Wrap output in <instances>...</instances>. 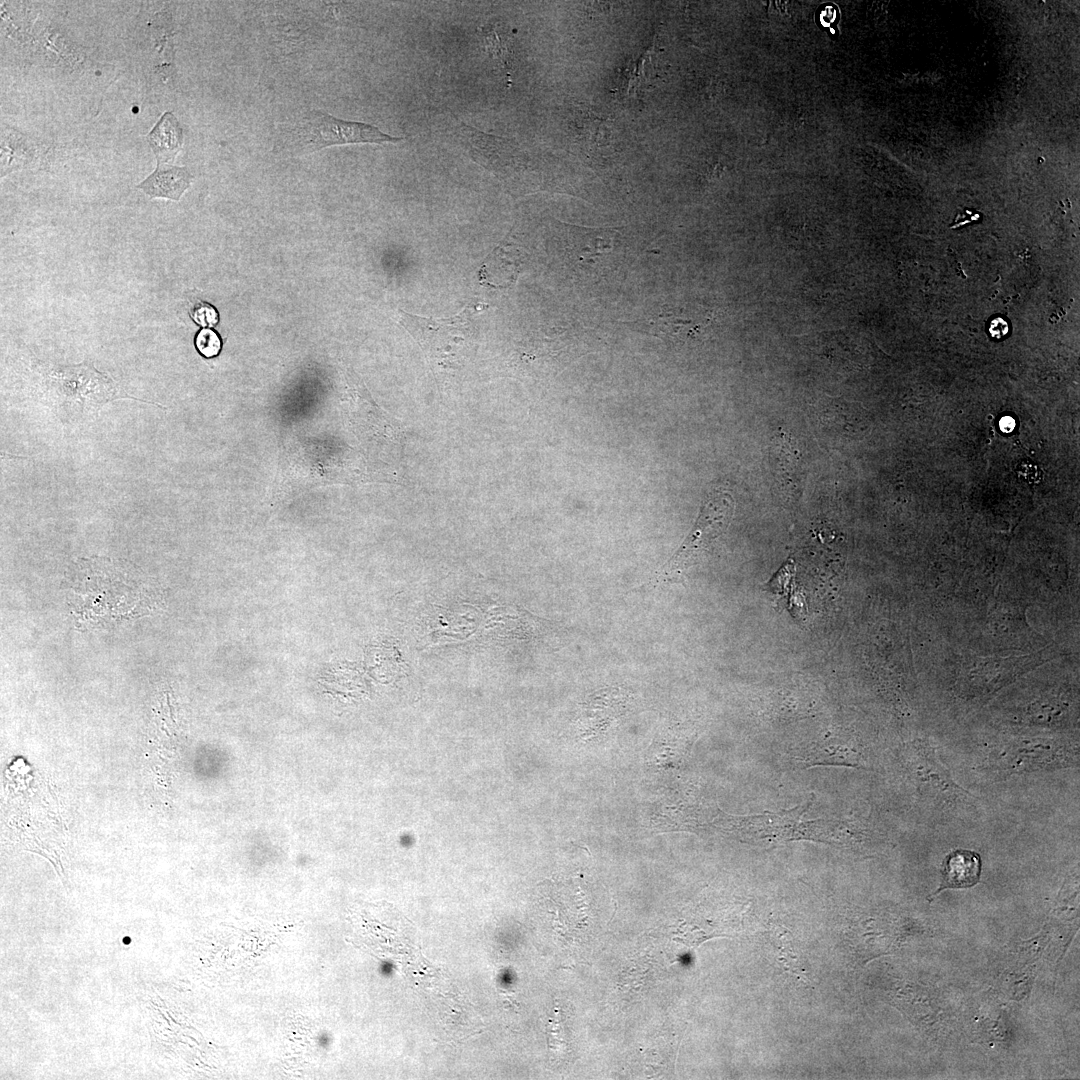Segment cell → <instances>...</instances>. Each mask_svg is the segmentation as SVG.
Returning a JSON list of instances; mask_svg holds the SVG:
<instances>
[{"label": "cell", "mask_w": 1080, "mask_h": 1080, "mask_svg": "<svg viewBox=\"0 0 1080 1080\" xmlns=\"http://www.w3.org/2000/svg\"><path fill=\"white\" fill-rule=\"evenodd\" d=\"M1000 428L1002 431L1009 432L1014 428V420L1011 417H1004L1000 421Z\"/></svg>", "instance_id": "2e32d148"}, {"label": "cell", "mask_w": 1080, "mask_h": 1080, "mask_svg": "<svg viewBox=\"0 0 1080 1080\" xmlns=\"http://www.w3.org/2000/svg\"><path fill=\"white\" fill-rule=\"evenodd\" d=\"M480 310L469 304L459 314L444 319L422 317L400 310V323L430 353L446 357L471 338L474 327L472 316Z\"/></svg>", "instance_id": "52a82bcc"}, {"label": "cell", "mask_w": 1080, "mask_h": 1080, "mask_svg": "<svg viewBox=\"0 0 1080 1080\" xmlns=\"http://www.w3.org/2000/svg\"><path fill=\"white\" fill-rule=\"evenodd\" d=\"M36 397L68 419L91 417L103 405L118 399H133L156 405L127 394L107 373L93 364L55 365L36 361L32 365Z\"/></svg>", "instance_id": "7a4b0ae2"}, {"label": "cell", "mask_w": 1080, "mask_h": 1080, "mask_svg": "<svg viewBox=\"0 0 1080 1080\" xmlns=\"http://www.w3.org/2000/svg\"><path fill=\"white\" fill-rule=\"evenodd\" d=\"M192 174L186 167L157 164L156 169L139 185L150 197L166 198L178 201L190 186Z\"/></svg>", "instance_id": "9c48e42d"}, {"label": "cell", "mask_w": 1080, "mask_h": 1080, "mask_svg": "<svg viewBox=\"0 0 1080 1080\" xmlns=\"http://www.w3.org/2000/svg\"><path fill=\"white\" fill-rule=\"evenodd\" d=\"M403 138L383 133L376 126L338 119L312 110L283 130L278 147L290 156L309 154L334 145L396 143Z\"/></svg>", "instance_id": "3957f363"}, {"label": "cell", "mask_w": 1080, "mask_h": 1080, "mask_svg": "<svg viewBox=\"0 0 1080 1080\" xmlns=\"http://www.w3.org/2000/svg\"><path fill=\"white\" fill-rule=\"evenodd\" d=\"M734 500L723 490L712 491L704 500L697 521L677 552L661 567L655 584L679 582L684 572L695 565L728 527Z\"/></svg>", "instance_id": "277c9868"}, {"label": "cell", "mask_w": 1080, "mask_h": 1080, "mask_svg": "<svg viewBox=\"0 0 1080 1080\" xmlns=\"http://www.w3.org/2000/svg\"><path fill=\"white\" fill-rule=\"evenodd\" d=\"M1078 752L1055 741L1032 739L1009 743L989 753L984 771L995 777L1074 765Z\"/></svg>", "instance_id": "8992f818"}, {"label": "cell", "mask_w": 1080, "mask_h": 1080, "mask_svg": "<svg viewBox=\"0 0 1080 1080\" xmlns=\"http://www.w3.org/2000/svg\"><path fill=\"white\" fill-rule=\"evenodd\" d=\"M989 333L995 339L1005 337L1009 331L1007 321L1002 317H995L989 323Z\"/></svg>", "instance_id": "9a60e30c"}, {"label": "cell", "mask_w": 1080, "mask_h": 1080, "mask_svg": "<svg viewBox=\"0 0 1080 1080\" xmlns=\"http://www.w3.org/2000/svg\"><path fill=\"white\" fill-rule=\"evenodd\" d=\"M710 317H707L703 308L698 311L687 308L663 310L655 319V327L660 332L669 335L684 334L685 336L699 334L702 329L709 325Z\"/></svg>", "instance_id": "7c38bea8"}, {"label": "cell", "mask_w": 1080, "mask_h": 1080, "mask_svg": "<svg viewBox=\"0 0 1080 1080\" xmlns=\"http://www.w3.org/2000/svg\"><path fill=\"white\" fill-rule=\"evenodd\" d=\"M195 347L203 357L213 358L220 353L222 341L215 330L203 328L195 336Z\"/></svg>", "instance_id": "4fadbf2b"}, {"label": "cell", "mask_w": 1080, "mask_h": 1080, "mask_svg": "<svg viewBox=\"0 0 1080 1080\" xmlns=\"http://www.w3.org/2000/svg\"><path fill=\"white\" fill-rule=\"evenodd\" d=\"M981 859L971 850L958 849L950 852L942 867V882L936 893L944 889L968 888L980 879Z\"/></svg>", "instance_id": "ba28073f"}, {"label": "cell", "mask_w": 1080, "mask_h": 1080, "mask_svg": "<svg viewBox=\"0 0 1080 1080\" xmlns=\"http://www.w3.org/2000/svg\"><path fill=\"white\" fill-rule=\"evenodd\" d=\"M157 164H167L180 151L183 143L182 128L171 112H165L147 136Z\"/></svg>", "instance_id": "8fae6325"}, {"label": "cell", "mask_w": 1080, "mask_h": 1080, "mask_svg": "<svg viewBox=\"0 0 1080 1080\" xmlns=\"http://www.w3.org/2000/svg\"><path fill=\"white\" fill-rule=\"evenodd\" d=\"M803 768L817 765H839L866 768L867 759L859 747L848 742H830L815 746L799 758Z\"/></svg>", "instance_id": "30bf717a"}, {"label": "cell", "mask_w": 1080, "mask_h": 1080, "mask_svg": "<svg viewBox=\"0 0 1080 1080\" xmlns=\"http://www.w3.org/2000/svg\"><path fill=\"white\" fill-rule=\"evenodd\" d=\"M190 314L194 322L203 327L215 326L219 320L216 309L206 302H197Z\"/></svg>", "instance_id": "5bb4252c"}, {"label": "cell", "mask_w": 1080, "mask_h": 1080, "mask_svg": "<svg viewBox=\"0 0 1080 1080\" xmlns=\"http://www.w3.org/2000/svg\"><path fill=\"white\" fill-rule=\"evenodd\" d=\"M905 777L913 786L922 804L940 811L964 808L972 796L961 788L926 743H914L901 752Z\"/></svg>", "instance_id": "5b68a950"}, {"label": "cell", "mask_w": 1080, "mask_h": 1080, "mask_svg": "<svg viewBox=\"0 0 1080 1080\" xmlns=\"http://www.w3.org/2000/svg\"><path fill=\"white\" fill-rule=\"evenodd\" d=\"M813 796L805 804L779 812H763L747 816L720 814L716 825L741 841L755 845H772L810 840L836 846H851L869 839L870 832L849 820H806Z\"/></svg>", "instance_id": "6da1fadb"}]
</instances>
